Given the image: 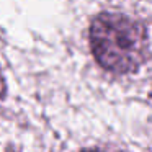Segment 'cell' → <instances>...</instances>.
<instances>
[{
	"mask_svg": "<svg viewBox=\"0 0 152 152\" xmlns=\"http://www.w3.org/2000/svg\"><path fill=\"white\" fill-rule=\"evenodd\" d=\"M90 48L103 69L116 74L136 70L147 56V33L123 13H102L90 28Z\"/></svg>",
	"mask_w": 152,
	"mask_h": 152,
	"instance_id": "6da1fadb",
	"label": "cell"
},
{
	"mask_svg": "<svg viewBox=\"0 0 152 152\" xmlns=\"http://www.w3.org/2000/svg\"><path fill=\"white\" fill-rule=\"evenodd\" d=\"M82 152H103V151H98V149H87V151H82Z\"/></svg>",
	"mask_w": 152,
	"mask_h": 152,
	"instance_id": "7a4b0ae2",
	"label": "cell"
}]
</instances>
